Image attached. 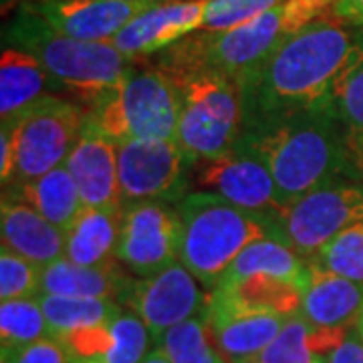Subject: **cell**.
<instances>
[{
    "label": "cell",
    "instance_id": "1",
    "mask_svg": "<svg viewBox=\"0 0 363 363\" xmlns=\"http://www.w3.org/2000/svg\"><path fill=\"white\" fill-rule=\"evenodd\" d=\"M355 28L317 18L238 81L240 131L281 117L331 107V93L353 51Z\"/></svg>",
    "mask_w": 363,
    "mask_h": 363
},
{
    "label": "cell",
    "instance_id": "2",
    "mask_svg": "<svg viewBox=\"0 0 363 363\" xmlns=\"http://www.w3.org/2000/svg\"><path fill=\"white\" fill-rule=\"evenodd\" d=\"M234 143L257 152L267 162L285 208L325 182L345 180L343 130L331 107L240 131Z\"/></svg>",
    "mask_w": 363,
    "mask_h": 363
},
{
    "label": "cell",
    "instance_id": "3",
    "mask_svg": "<svg viewBox=\"0 0 363 363\" xmlns=\"http://www.w3.org/2000/svg\"><path fill=\"white\" fill-rule=\"evenodd\" d=\"M335 0H283L245 25L194 35L157 55L156 67L166 75L210 69L238 81L267 61L285 40L303 26L331 14Z\"/></svg>",
    "mask_w": 363,
    "mask_h": 363
},
{
    "label": "cell",
    "instance_id": "4",
    "mask_svg": "<svg viewBox=\"0 0 363 363\" xmlns=\"http://www.w3.org/2000/svg\"><path fill=\"white\" fill-rule=\"evenodd\" d=\"M4 43L35 55L59 89L87 113L109 97L133 71V59L111 43L71 39L23 6L4 30Z\"/></svg>",
    "mask_w": 363,
    "mask_h": 363
},
{
    "label": "cell",
    "instance_id": "5",
    "mask_svg": "<svg viewBox=\"0 0 363 363\" xmlns=\"http://www.w3.org/2000/svg\"><path fill=\"white\" fill-rule=\"evenodd\" d=\"M176 208L182 224L178 260L210 291L252 242L262 238L285 242L281 216L234 206L212 192H190Z\"/></svg>",
    "mask_w": 363,
    "mask_h": 363
},
{
    "label": "cell",
    "instance_id": "6",
    "mask_svg": "<svg viewBox=\"0 0 363 363\" xmlns=\"http://www.w3.org/2000/svg\"><path fill=\"white\" fill-rule=\"evenodd\" d=\"M180 95L176 142L198 164L228 152L240 133V91L218 71L198 69L168 75Z\"/></svg>",
    "mask_w": 363,
    "mask_h": 363
},
{
    "label": "cell",
    "instance_id": "7",
    "mask_svg": "<svg viewBox=\"0 0 363 363\" xmlns=\"http://www.w3.org/2000/svg\"><path fill=\"white\" fill-rule=\"evenodd\" d=\"M87 119L117 143L176 140L180 95L174 81L157 67L133 69L121 87L91 109Z\"/></svg>",
    "mask_w": 363,
    "mask_h": 363
},
{
    "label": "cell",
    "instance_id": "8",
    "mask_svg": "<svg viewBox=\"0 0 363 363\" xmlns=\"http://www.w3.org/2000/svg\"><path fill=\"white\" fill-rule=\"evenodd\" d=\"M13 119L16 162L11 186H16L65 164L83 131L87 111L77 101L52 93Z\"/></svg>",
    "mask_w": 363,
    "mask_h": 363
},
{
    "label": "cell",
    "instance_id": "9",
    "mask_svg": "<svg viewBox=\"0 0 363 363\" xmlns=\"http://www.w3.org/2000/svg\"><path fill=\"white\" fill-rule=\"evenodd\" d=\"M363 222V182L337 178L301 196L281 212L285 245L311 260L333 236Z\"/></svg>",
    "mask_w": 363,
    "mask_h": 363
},
{
    "label": "cell",
    "instance_id": "10",
    "mask_svg": "<svg viewBox=\"0 0 363 363\" xmlns=\"http://www.w3.org/2000/svg\"><path fill=\"white\" fill-rule=\"evenodd\" d=\"M121 202L178 204L190 188L196 162L176 140H133L117 143Z\"/></svg>",
    "mask_w": 363,
    "mask_h": 363
},
{
    "label": "cell",
    "instance_id": "11",
    "mask_svg": "<svg viewBox=\"0 0 363 363\" xmlns=\"http://www.w3.org/2000/svg\"><path fill=\"white\" fill-rule=\"evenodd\" d=\"M180 214L168 202H133L121 208L116 259L138 279L152 277L178 262Z\"/></svg>",
    "mask_w": 363,
    "mask_h": 363
},
{
    "label": "cell",
    "instance_id": "12",
    "mask_svg": "<svg viewBox=\"0 0 363 363\" xmlns=\"http://www.w3.org/2000/svg\"><path fill=\"white\" fill-rule=\"evenodd\" d=\"M123 309L142 319L157 347L168 329L206 315L208 295L194 274L178 260L152 277L133 279L123 298Z\"/></svg>",
    "mask_w": 363,
    "mask_h": 363
},
{
    "label": "cell",
    "instance_id": "13",
    "mask_svg": "<svg viewBox=\"0 0 363 363\" xmlns=\"http://www.w3.org/2000/svg\"><path fill=\"white\" fill-rule=\"evenodd\" d=\"M196 184L250 212L281 216L285 210L267 162L240 143H234L222 156L198 164Z\"/></svg>",
    "mask_w": 363,
    "mask_h": 363
},
{
    "label": "cell",
    "instance_id": "14",
    "mask_svg": "<svg viewBox=\"0 0 363 363\" xmlns=\"http://www.w3.org/2000/svg\"><path fill=\"white\" fill-rule=\"evenodd\" d=\"M168 0H28L25 6L71 39L111 43L147 9Z\"/></svg>",
    "mask_w": 363,
    "mask_h": 363
},
{
    "label": "cell",
    "instance_id": "15",
    "mask_svg": "<svg viewBox=\"0 0 363 363\" xmlns=\"http://www.w3.org/2000/svg\"><path fill=\"white\" fill-rule=\"evenodd\" d=\"M210 0H168L135 16L117 33L111 45L130 59L160 55L204 28Z\"/></svg>",
    "mask_w": 363,
    "mask_h": 363
},
{
    "label": "cell",
    "instance_id": "16",
    "mask_svg": "<svg viewBox=\"0 0 363 363\" xmlns=\"http://www.w3.org/2000/svg\"><path fill=\"white\" fill-rule=\"evenodd\" d=\"M77 184L83 208L121 210L117 142L85 119L83 131L65 162Z\"/></svg>",
    "mask_w": 363,
    "mask_h": 363
},
{
    "label": "cell",
    "instance_id": "17",
    "mask_svg": "<svg viewBox=\"0 0 363 363\" xmlns=\"http://www.w3.org/2000/svg\"><path fill=\"white\" fill-rule=\"evenodd\" d=\"M303 286L274 274H248L226 281L208 293L206 313H271L293 317L301 313Z\"/></svg>",
    "mask_w": 363,
    "mask_h": 363
},
{
    "label": "cell",
    "instance_id": "18",
    "mask_svg": "<svg viewBox=\"0 0 363 363\" xmlns=\"http://www.w3.org/2000/svg\"><path fill=\"white\" fill-rule=\"evenodd\" d=\"M331 111L343 130L345 180L363 182V28H355L350 61L331 93Z\"/></svg>",
    "mask_w": 363,
    "mask_h": 363
},
{
    "label": "cell",
    "instance_id": "19",
    "mask_svg": "<svg viewBox=\"0 0 363 363\" xmlns=\"http://www.w3.org/2000/svg\"><path fill=\"white\" fill-rule=\"evenodd\" d=\"M363 311V285L323 271L309 260L301 315L315 327L353 329Z\"/></svg>",
    "mask_w": 363,
    "mask_h": 363
},
{
    "label": "cell",
    "instance_id": "20",
    "mask_svg": "<svg viewBox=\"0 0 363 363\" xmlns=\"http://www.w3.org/2000/svg\"><path fill=\"white\" fill-rule=\"evenodd\" d=\"M0 236L2 247L39 267H47L65 255V233L37 210L6 196H2L0 204Z\"/></svg>",
    "mask_w": 363,
    "mask_h": 363
},
{
    "label": "cell",
    "instance_id": "21",
    "mask_svg": "<svg viewBox=\"0 0 363 363\" xmlns=\"http://www.w3.org/2000/svg\"><path fill=\"white\" fill-rule=\"evenodd\" d=\"M133 277L128 274L119 260L104 267H79L63 257L43 267L40 295L111 298L123 307Z\"/></svg>",
    "mask_w": 363,
    "mask_h": 363
},
{
    "label": "cell",
    "instance_id": "22",
    "mask_svg": "<svg viewBox=\"0 0 363 363\" xmlns=\"http://www.w3.org/2000/svg\"><path fill=\"white\" fill-rule=\"evenodd\" d=\"M289 317L271 313H206L210 333L228 363L252 362Z\"/></svg>",
    "mask_w": 363,
    "mask_h": 363
},
{
    "label": "cell",
    "instance_id": "23",
    "mask_svg": "<svg viewBox=\"0 0 363 363\" xmlns=\"http://www.w3.org/2000/svg\"><path fill=\"white\" fill-rule=\"evenodd\" d=\"M59 93V85L40 61L18 47L4 45L0 57V117L18 116L39 99Z\"/></svg>",
    "mask_w": 363,
    "mask_h": 363
},
{
    "label": "cell",
    "instance_id": "24",
    "mask_svg": "<svg viewBox=\"0 0 363 363\" xmlns=\"http://www.w3.org/2000/svg\"><path fill=\"white\" fill-rule=\"evenodd\" d=\"M2 196L18 200L33 210H37L40 216H45L51 224L59 226L63 233L69 230V226L83 210L77 184L69 174L65 164L47 172L37 180L4 188Z\"/></svg>",
    "mask_w": 363,
    "mask_h": 363
},
{
    "label": "cell",
    "instance_id": "25",
    "mask_svg": "<svg viewBox=\"0 0 363 363\" xmlns=\"http://www.w3.org/2000/svg\"><path fill=\"white\" fill-rule=\"evenodd\" d=\"M121 210L83 208L65 233V257L79 267L116 262Z\"/></svg>",
    "mask_w": 363,
    "mask_h": 363
},
{
    "label": "cell",
    "instance_id": "26",
    "mask_svg": "<svg viewBox=\"0 0 363 363\" xmlns=\"http://www.w3.org/2000/svg\"><path fill=\"white\" fill-rule=\"evenodd\" d=\"M257 272L274 274V277H281V279L305 286L307 277H309V260L303 259L289 245L277 238H262V240L252 242L236 257L230 269L222 277L220 283L236 281V279L257 274Z\"/></svg>",
    "mask_w": 363,
    "mask_h": 363
},
{
    "label": "cell",
    "instance_id": "27",
    "mask_svg": "<svg viewBox=\"0 0 363 363\" xmlns=\"http://www.w3.org/2000/svg\"><path fill=\"white\" fill-rule=\"evenodd\" d=\"M39 303L51 329V337H61L81 327L109 323L123 311V307L111 298L39 295Z\"/></svg>",
    "mask_w": 363,
    "mask_h": 363
},
{
    "label": "cell",
    "instance_id": "28",
    "mask_svg": "<svg viewBox=\"0 0 363 363\" xmlns=\"http://www.w3.org/2000/svg\"><path fill=\"white\" fill-rule=\"evenodd\" d=\"M157 347L172 363H228L210 333L206 315L168 329Z\"/></svg>",
    "mask_w": 363,
    "mask_h": 363
},
{
    "label": "cell",
    "instance_id": "29",
    "mask_svg": "<svg viewBox=\"0 0 363 363\" xmlns=\"http://www.w3.org/2000/svg\"><path fill=\"white\" fill-rule=\"evenodd\" d=\"M51 337L39 297L2 301L0 305V345L2 350L25 347Z\"/></svg>",
    "mask_w": 363,
    "mask_h": 363
},
{
    "label": "cell",
    "instance_id": "30",
    "mask_svg": "<svg viewBox=\"0 0 363 363\" xmlns=\"http://www.w3.org/2000/svg\"><path fill=\"white\" fill-rule=\"evenodd\" d=\"M311 331L313 325L301 313L289 317L271 345L248 363H325V355L313 350Z\"/></svg>",
    "mask_w": 363,
    "mask_h": 363
},
{
    "label": "cell",
    "instance_id": "31",
    "mask_svg": "<svg viewBox=\"0 0 363 363\" xmlns=\"http://www.w3.org/2000/svg\"><path fill=\"white\" fill-rule=\"evenodd\" d=\"M313 264L363 285V222L333 236L311 259Z\"/></svg>",
    "mask_w": 363,
    "mask_h": 363
},
{
    "label": "cell",
    "instance_id": "32",
    "mask_svg": "<svg viewBox=\"0 0 363 363\" xmlns=\"http://www.w3.org/2000/svg\"><path fill=\"white\" fill-rule=\"evenodd\" d=\"M43 267L2 247L0 250V301L30 298L40 295Z\"/></svg>",
    "mask_w": 363,
    "mask_h": 363
},
{
    "label": "cell",
    "instance_id": "33",
    "mask_svg": "<svg viewBox=\"0 0 363 363\" xmlns=\"http://www.w3.org/2000/svg\"><path fill=\"white\" fill-rule=\"evenodd\" d=\"M283 0H210L204 28L208 33H222L245 25L281 4Z\"/></svg>",
    "mask_w": 363,
    "mask_h": 363
},
{
    "label": "cell",
    "instance_id": "34",
    "mask_svg": "<svg viewBox=\"0 0 363 363\" xmlns=\"http://www.w3.org/2000/svg\"><path fill=\"white\" fill-rule=\"evenodd\" d=\"M2 363H73V357L59 339L47 337L25 347L2 350Z\"/></svg>",
    "mask_w": 363,
    "mask_h": 363
},
{
    "label": "cell",
    "instance_id": "35",
    "mask_svg": "<svg viewBox=\"0 0 363 363\" xmlns=\"http://www.w3.org/2000/svg\"><path fill=\"white\" fill-rule=\"evenodd\" d=\"M14 162H16L14 119L9 117V119H2V130H0V182H2V188L13 184Z\"/></svg>",
    "mask_w": 363,
    "mask_h": 363
},
{
    "label": "cell",
    "instance_id": "36",
    "mask_svg": "<svg viewBox=\"0 0 363 363\" xmlns=\"http://www.w3.org/2000/svg\"><path fill=\"white\" fill-rule=\"evenodd\" d=\"M325 363H363V341L353 329L335 350L325 355Z\"/></svg>",
    "mask_w": 363,
    "mask_h": 363
},
{
    "label": "cell",
    "instance_id": "37",
    "mask_svg": "<svg viewBox=\"0 0 363 363\" xmlns=\"http://www.w3.org/2000/svg\"><path fill=\"white\" fill-rule=\"evenodd\" d=\"M329 16L353 28H363V0H335Z\"/></svg>",
    "mask_w": 363,
    "mask_h": 363
},
{
    "label": "cell",
    "instance_id": "38",
    "mask_svg": "<svg viewBox=\"0 0 363 363\" xmlns=\"http://www.w3.org/2000/svg\"><path fill=\"white\" fill-rule=\"evenodd\" d=\"M142 363H172V362H169L168 357L164 355V351L160 350V347H154V350L147 353V357H145Z\"/></svg>",
    "mask_w": 363,
    "mask_h": 363
},
{
    "label": "cell",
    "instance_id": "39",
    "mask_svg": "<svg viewBox=\"0 0 363 363\" xmlns=\"http://www.w3.org/2000/svg\"><path fill=\"white\" fill-rule=\"evenodd\" d=\"M353 331H355V333H357V337L363 341V311H362V315L357 317V321H355V327H353Z\"/></svg>",
    "mask_w": 363,
    "mask_h": 363
},
{
    "label": "cell",
    "instance_id": "40",
    "mask_svg": "<svg viewBox=\"0 0 363 363\" xmlns=\"http://www.w3.org/2000/svg\"><path fill=\"white\" fill-rule=\"evenodd\" d=\"M130 2H133V0H130Z\"/></svg>",
    "mask_w": 363,
    "mask_h": 363
}]
</instances>
